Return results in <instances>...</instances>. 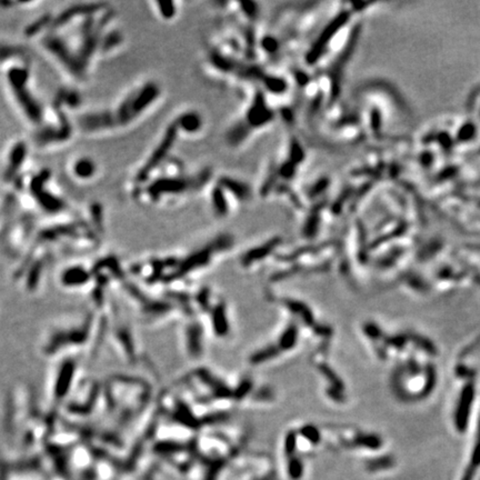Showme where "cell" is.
Wrapping results in <instances>:
<instances>
[{
  "label": "cell",
  "mask_w": 480,
  "mask_h": 480,
  "mask_svg": "<svg viewBox=\"0 0 480 480\" xmlns=\"http://www.w3.org/2000/svg\"><path fill=\"white\" fill-rule=\"evenodd\" d=\"M174 137H175V127H172V128H170V129H169V131L166 135V138L164 140V143L161 144V146L158 148V149L156 150V152L153 153V156L150 158L149 162H148V164L144 167L143 170L140 171V174L138 176L140 180L146 179L148 174H149L152 170L153 167L156 166L158 162L162 159V157L165 156L166 151L168 150V148H170V146L172 144Z\"/></svg>",
  "instance_id": "obj_1"
},
{
  "label": "cell",
  "mask_w": 480,
  "mask_h": 480,
  "mask_svg": "<svg viewBox=\"0 0 480 480\" xmlns=\"http://www.w3.org/2000/svg\"><path fill=\"white\" fill-rule=\"evenodd\" d=\"M159 7L161 9L162 15L165 17H171L174 15V7L171 3H167V4H159Z\"/></svg>",
  "instance_id": "obj_5"
},
{
  "label": "cell",
  "mask_w": 480,
  "mask_h": 480,
  "mask_svg": "<svg viewBox=\"0 0 480 480\" xmlns=\"http://www.w3.org/2000/svg\"><path fill=\"white\" fill-rule=\"evenodd\" d=\"M94 171V167L92 165V162L90 160H80L78 164L75 167V172L79 176V177H90V176Z\"/></svg>",
  "instance_id": "obj_2"
},
{
  "label": "cell",
  "mask_w": 480,
  "mask_h": 480,
  "mask_svg": "<svg viewBox=\"0 0 480 480\" xmlns=\"http://www.w3.org/2000/svg\"><path fill=\"white\" fill-rule=\"evenodd\" d=\"M24 156H25V148L23 145H18L15 149H13V152H12V156H11V164H10V167L8 169V175L9 174H12L13 171L16 170L15 168L19 167L20 164H22L23 162V159H24Z\"/></svg>",
  "instance_id": "obj_3"
},
{
  "label": "cell",
  "mask_w": 480,
  "mask_h": 480,
  "mask_svg": "<svg viewBox=\"0 0 480 480\" xmlns=\"http://www.w3.org/2000/svg\"><path fill=\"white\" fill-rule=\"evenodd\" d=\"M181 126L187 130H195L199 127L198 118L195 117L194 114H188V116L181 121Z\"/></svg>",
  "instance_id": "obj_4"
}]
</instances>
